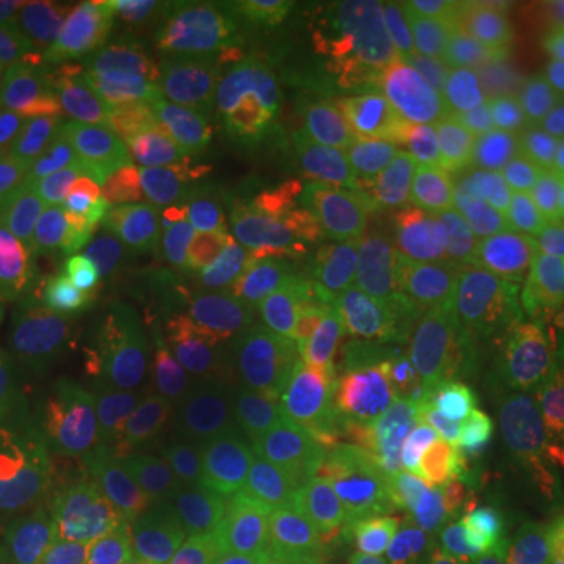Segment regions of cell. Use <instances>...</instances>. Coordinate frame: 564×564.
<instances>
[{"label": "cell", "instance_id": "27", "mask_svg": "<svg viewBox=\"0 0 564 564\" xmlns=\"http://www.w3.org/2000/svg\"><path fill=\"white\" fill-rule=\"evenodd\" d=\"M204 392L220 408H261L280 402L285 395L280 343L267 333H248L232 345H226L214 361L207 364Z\"/></svg>", "mask_w": 564, "mask_h": 564}, {"label": "cell", "instance_id": "3", "mask_svg": "<svg viewBox=\"0 0 564 564\" xmlns=\"http://www.w3.org/2000/svg\"><path fill=\"white\" fill-rule=\"evenodd\" d=\"M0 217L29 223L51 239L122 232L120 204L98 166L85 107L63 104L7 148Z\"/></svg>", "mask_w": 564, "mask_h": 564}, {"label": "cell", "instance_id": "25", "mask_svg": "<svg viewBox=\"0 0 564 564\" xmlns=\"http://www.w3.org/2000/svg\"><path fill=\"white\" fill-rule=\"evenodd\" d=\"M499 518V502L467 474L452 499L408 536L399 549V564H470L489 540Z\"/></svg>", "mask_w": 564, "mask_h": 564}, {"label": "cell", "instance_id": "16", "mask_svg": "<svg viewBox=\"0 0 564 564\" xmlns=\"http://www.w3.org/2000/svg\"><path fill=\"white\" fill-rule=\"evenodd\" d=\"M251 292L263 314L285 336L343 333L373 317V311L323 248L267 273L251 285Z\"/></svg>", "mask_w": 564, "mask_h": 564}, {"label": "cell", "instance_id": "33", "mask_svg": "<svg viewBox=\"0 0 564 564\" xmlns=\"http://www.w3.org/2000/svg\"><path fill=\"white\" fill-rule=\"evenodd\" d=\"M63 104H69V95L25 44L0 54V148Z\"/></svg>", "mask_w": 564, "mask_h": 564}, {"label": "cell", "instance_id": "26", "mask_svg": "<svg viewBox=\"0 0 564 564\" xmlns=\"http://www.w3.org/2000/svg\"><path fill=\"white\" fill-rule=\"evenodd\" d=\"M464 480L455 464H389L377 505H373V536L377 545H402L414 536Z\"/></svg>", "mask_w": 564, "mask_h": 564}, {"label": "cell", "instance_id": "2", "mask_svg": "<svg viewBox=\"0 0 564 564\" xmlns=\"http://www.w3.org/2000/svg\"><path fill=\"white\" fill-rule=\"evenodd\" d=\"M317 132L326 195L417 236L443 158L433 107L339 110Z\"/></svg>", "mask_w": 564, "mask_h": 564}, {"label": "cell", "instance_id": "15", "mask_svg": "<svg viewBox=\"0 0 564 564\" xmlns=\"http://www.w3.org/2000/svg\"><path fill=\"white\" fill-rule=\"evenodd\" d=\"M88 421V404L76 392L73 380L61 370H44L32 392L13 411L0 433V452L22 464L39 480L57 508H66V470L69 455Z\"/></svg>", "mask_w": 564, "mask_h": 564}, {"label": "cell", "instance_id": "39", "mask_svg": "<svg viewBox=\"0 0 564 564\" xmlns=\"http://www.w3.org/2000/svg\"><path fill=\"white\" fill-rule=\"evenodd\" d=\"M377 436V414L370 404L364 408H348L333 414L329 421L323 423V452L333 462L336 455H343L345 448H355L361 443H373Z\"/></svg>", "mask_w": 564, "mask_h": 564}, {"label": "cell", "instance_id": "6", "mask_svg": "<svg viewBox=\"0 0 564 564\" xmlns=\"http://www.w3.org/2000/svg\"><path fill=\"white\" fill-rule=\"evenodd\" d=\"M492 192H508L545 229L562 217V180L543 139L511 117H489L455 141L430 185V214L440 229H452L474 214Z\"/></svg>", "mask_w": 564, "mask_h": 564}, {"label": "cell", "instance_id": "34", "mask_svg": "<svg viewBox=\"0 0 564 564\" xmlns=\"http://www.w3.org/2000/svg\"><path fill=\"white\" fill-rule=\"evenodd\" d=\"M464 10V20L508 47L555 51L564 44V0H486Z\"/></svg>", "mask_w": 564, "mask_h": 564}, {"label": "cell", "instance_id": "10", "mask_svg": "<svg viewBox=\"0 0 564 564\" xmlns=\"http://www.w3.org/2000/svg\"><path fill=\"white\" fill-rule=\"evenodd\" d=\"M166 141L182 148L245 144L285 154L304 166L321 163V132L273 82L242 79L207 88L166 122Z\"/></svg>", "mask_w": 564, "mask_h": 564}, {"label": "cell", "instance_id": "7", "mask_svg": "<svg viewBox=\"0 0 564 564\" xmlns=\"http://www.w3.org/2000/svg\"><path fill=\"white\" fill-rule=\"evenodd\" d=\"M95 151L122 223L151 245L217 254L220 214L170 161L166 129L122 126L110 135H98L95 129Z\"/></svg>", "mask_w": 564, "mask_h": 564}, {"label": "cell", "instance_id": "22", "mask_svg": "<svg viewBox=\"0 0 564 564\" xmlns=\"http://www.w3.org/2000/svg\"><path fill=\"white\" fill-rule=\"evenodd\" d=\"M135 464L132 421L122 411H95L82 426L66 470V511L120 502Z\"/></svg>", "mask_w": 564, "mask_h": 564}, {"label": "cell", "instance_id": "18", "mask_svg": "<svg viewBox=\"0 0 564 564\" xmlns=\"http://www.w3.org/2000/svg\"><path fill=\"white\" fill-rule=\"evenodd\" d=\"M545 229L508 192H492L458 226L445 229L455 270L474 282H514L533 263Z\"/></svg>", "mask_w": 564, "mask_h": 564}, {"label": "cell", "instance_id": "29", "mask_svg": "<svg viewBox=\"0 0 564 564\" xmlns=\"http://www.w3.org/2000/svg\"><path fill=\"white\" fill-rule=\"evenodd\" d=\"M389 458L380 443H361L355 448H345L326 467L323 496L326 511L345 533L370 540L373 536V505L383 484Z\"/></svg>", "mask_w": 564, "mask_h": 564}, {"label": "cell", "instance_id": "40", "mask_svg": "<svg viewBox=\"0 0 564 564\" xmlns=\"http://www.w3.org/2000/svg\"><path fill=\"white\" fill-rule=\"evenodd\" d=\"M47 10L44 0H0V54L22 47Z\"/></svg>", "mask_w": 564, "mask_h": 564}, {"label": "cell", "instance_id": "14", "mask_svg": "<svg viewBox=\"0 0 564 564\" xmlns=\"http://www.w3.org/2000/svg\"><path fill=\"white\" fill-rule=\"evenodd\" d=\"M170 161L182 170L217 214L258 204H311L326 195L317 166L245 144L182 148L166 141Z\"/></svg>", "mask_w": 564, "mask_h": 564}, {"label": "cell", "instance_id": "37", "mask_svg": "<svg viewBox=\"0 0 564 564\" xmlns=\"http://www.w3.org/2000/svg\"><path fill=\"white\" fill-rule=\"evenodd\" d=\"M129 543L141 564H198L202 549L170 508H148L132 518Z\"/></svg>", "mask_w": 564, "mask_h": 564}, {"label": "cell", "instance_id": "13", "mask_svg": "<svg viewBox=\"0 0 564 564\" xmlns=\"http://www.w3.org/2000/svg\"><path fill=\"white\" fill-rule=\"evenodd\" d=\"M470 477L496 502L543 499L564 505V436L511 421L499 404H474L462 423Z\"/></svg>", "mask_w": 564, "mask_h": 564}, {"label": "cell", "instance_id": "28", "mask_svg": "<svg viewBox=\"0 0 564 564\" xmlns=\"http://www.w3.org/2000/svg\"><path fill=\"white\" fill-rule=\"evenodd\" d=\"M163 351H173V345H170V336L161 326H154V329H144L139 336L120 339V343L107 345L101 351L82 358L66 377L73 380L76 392L85 399L88 408L120 411L132 399L144 367Z\"/></svg>", "mask_w": 564, "mask_h": 564}, {"label": "cell", "instance_id": "23", "mask_svg": "<svg viewBox=\"0 0 564 564\" xmlns=\"http://www.w3.org/2000/svg\"><path fill=\"white\" fill-rule=\"evenodd\" d=\"M154 326H161V323H158V314L148 302L144 289L129 273H122V267H117V273L104 282L101 292L63 326L47 367L69 373L82 358L120 343V339L139 336L144 329H154Z\"/></svg>", "mask_w": 564, "mask_h": 564}, {"label": "cell", "instance_id": "20", "mask_svg": "<svg viewBox=\"0 0 564 564\" xmlns=\"http://www.w3.org/2000/svg\"><path fill=\"white\" fill-rule=\"evenodd\" d=\"M321 251L299 204H258L220 214L217 258L251 289L267 273Z\"/></svg>", "mask_w": 564, "mask_h": 564}, {"label": "cell", "instance_id": "12", "mask_svg": "<svg viewBox=\"0 0 564 564\" xmlns=\"http://www.w3.org/2000/svg\"><path fill=\"white\" fill-rule=\"evenodd\" d=\"M141 20L144 17L135 7H117L101 0L51 3V10L25 39V47L61 82L69 101H95L113 79Z\"/></svg>", "mask_w": 564, "mask_h": 564}, {"label": "cell", "instance_id": "9", "mask_svg": "<svg viewBox=\"0 0 564 564\" xmlns=\"http://www.w3.org/2000/svg\"><path fill=\"white\" fill-rule=\"evenodd\" d=\"M423 339L421 329H380V314L361 326L326 336H282L280 358L285 389L304 411L339 414L364 408L386 370L399 367Z\"/></svg>", "mask_w": 564, "mask_h": 564}, {"label": "cell", "instance_id": "35", "mask_svg": "<svg viewBox=\"0 0 564 564\" xmlns=\"http://www.w3.org/2000/svg\"><path fill=\"white\" fill-rule=\"evenodd\" d=\"M470 564H564V514L502 521Z\"/></svg>", "mask_w": 564, "mask_h": 564}, {"label": "cell", "instance_id": "4", "mask_svg": "<svg viewBox=\"0 0 564 564\" xmlns=\"http://www.w3.org/2000/svg\"><path fill=\"white\" fill-rule=\"evenodd\" d=\"M226 35L229 22L217 0L158 7L135 29L110 85L85 104L88 122L95 129H120L188 107L214 79Z\"/></svg>", "mask_w": 564, "mask_h": 564}, {"label": "cell", "instance_id": "11", "mask_svg": "<svg viewBox=\"0 0 564 564\" xmlns=\"http://www.w3.org/2000/svg\"><path fill=\"white\" fill-rule=\"evenodd\" d=\"M302 214L314 242L333 258L373 314L395 311L417 295L423 254L408 229L345 207L329 195L302 204Z\"/></svg>", "mask_w": 564, "mask_h": 564}, {"label": "cell", "instance_id": "38", "mask_svg": "<svg viewBox=\"0 0 564 564\" xmlns=\"http://www.w3.org/2000/svg\"><path fill=\"white\" fill-rule=\"evenodd\" d=\"M499 408L511 421L533 426L549 436H564V370L549 380H533L514 389Z\"/></svg>", "mask_w": 564, "mask_h": 564}, {"label": "cell", "instance_id": "24", "mask_svg": "<svg viewBox=\"0 0 564 564\" xmlns=\"http://www.w3.org/2000/svg\"><path fill=\"white\" fill-rule=\"evenodd\" d=\"M170 514L192 530L202 555H217L242 536L254 514V502L226 464L207 458L176 486Z\"/></svg>", "mask_w": 564, "mask_h": 564}, {"label": "cell", "instance_id": "30", "mask_svg": "<svg viewBox=\"0 0 564 564\" xmlns=\"http://www.w3.org/2000/svg\"><path fill=\"white\" fill-rule=\"evenodd\" d=\"M217 10L229 29H236L248 44L263 51L292 47L307 35L326 39L339 7H323L307 0H217Z\"/></svg>", "mask_w": 564, "mask_h": 564}, {"label": "cell", "instance_id": "19", "mask_svg": "<svg viewBox=\"0 0 564 564\" xmlns=\"http://www.w3.org/2000/svg\"><path fill=\"white\" fill-rule=\"evenodd\" d=\"M122 251V232H82L54 239L35 280L22 295L20 311L63 333V326L117 273Z\"/></svg>", "mask_w": 564, "mask_h": 564}, {"label": "cell", "instance_id": "5", "mask_svg": "<svg viewBox=\"0 0 564 564\" xmlns=\"http://www.w3.org/2000/svg\"><path fill=\"white\" fill-rule=\"evenodd\" d=\"M120 267L144 289L173 351L202 373L226 345L263 329L254 292L210 251L126 245Z\"/></svg>", "mask_w": 564, "mask_h": 564}, {"label": "cell", "instance_id": "8", "mask_svg": "<svg viewBox=\"0 0 564 564\" xmlns=\"http://www.w3.org/2000/svg\"><path fill=\"white\" fill-rule=\"evenodd\" d=\"M204 452L226 464L263 508L304 502L321 480V430L304 408L226 411Z\"/></svg>", "mask_w": 564, "mask_h": 564}, {"label": "cell", "instance_id": "21", "mask_svg": "<svg viewBox=\"0 0 564 564\" xmlns=\"http://www.w3.org/2000/svg\"><path fill=\"white\" fill-rule=\"evenodd\" d=\"M69 562V533L54 496L0 452V564Z\"/></svg>", "mask_w": 564, "mask_h": 564}, {"label": "cell", "instance_id": "36", "mask_svg": "<svg viewBox=\"0 0 564 564\" xmlns=\"http://www.w3.org/2000/svg\"><path fill=\"white\" fill-rule=\"evenodd\" d=\"M51 236L22 220L0 217V311H17L51 248Z\"/></svg>", "mask_w": 564, "mask_h": 564}, {"label": "cell", "instance_id": "31", "mask_svg": "<svg viewBox=\"0 0 564 564\" xmlns=\"http://www.w3.org/2000/svg\"><path fill=\"white\" fill-rule=\"evenodd\" d=\"M61 329L29 317L25 311H0V433L13 411L32 392L51 364Z\"/></svg>", "mask_w": 564, "mask_h": 564}, {"label": "cell", "instance_id": "1", "mask_svg": "<svg viewBox=\"0 0 564 564\" xmlns=\"http://www.w3.org/2000/svg\"><path fill=\"white\" fill-rule=\"evenodd\" d=\"M458 7L339 3L311 66L314 98L348 110H411L467 95L474 51Z\"/></svg>", "mask_w": 564, "mask_h": 564}, {"label": "cell", "instance_id": "41", "mask_svg": "<svg viewBox=\"0 0 564 564\" xmlns=\"http://www.w3.org/2000/svg\"><path fill=\"white\" fill-rule=\"evenodd\" d=\"M85 564H141V558L132 549H107V552L91 555Z\"/></svg>", "mask_w": 564, "mask_h": 564}, {"label": "cell", "instance_id": "32", "mask_svg": "<svg viewBox=\"0 0 564 564\" xmlns=\"http://www.w3.org/2000/svg\"><path fill=\"white\" fill-rule=\"evenodd\" d=\"M204 399V377L198 367L176 351H163L144 367L135 392L126 404V417L151 430L173 433L185 414Z\"/></svg>", "mask_w": 564, "mask_h": 564}, {"label": "cell", "instance_id": "17", "mask_svg": "<svg viewBox=\"0 0 564 564\" xmlns=\"http://www.w3.org/2000/svg\"><path fill=\"white\" fill-rule=\"evenodd\" d=\"M377 440L395 464H452L455 445L445 421V389L423 367H392L370 395Z\"/></svg>", "mask_w": 564, "mask_h": 564}]
</instances>
